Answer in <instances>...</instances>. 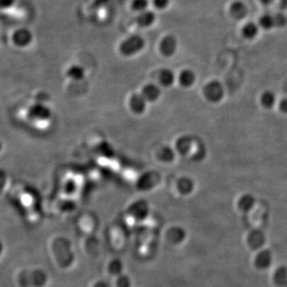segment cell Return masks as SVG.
Returning <instances> with one entry per match:
<instances>
[{
    "mask_svg": "<svg viewBox=\"0 0 287 287\" xmlns=\"http://www.w3.org/2000/svg\"><path fill=\"white\" fill-rule=\"evenodd\" d=\"M145 40L140 35H132L127 38L119 45V51L124 57L136 55L144 50Z\"/></svg>",
    "mask_w": 287,
    "mask_h": 287,
    "instance_id": "cell-1",
    "label": "cell"
},
{
    "mask_svg": "<svg viewBox=\"0 0 287 287\" xmlns=\"http://www.w3.org/2000/svg\"><path fill=\"white\" fill-rule=\"evenodd\" d=\"M203 93L207 101L212 103H217L224 97V89L220 82L213 80L205 85Z\"/></svg>",
    "mask_w": 287,
    "mask_h": 287,
    "instance_id": "cell-2",
    "label": "cell"
},
{
    "mask_svg": "<svg viewBox=\"0 0 287 287\" xmlns=\"http://www.w3.org/2000/svg\"><path fill=\"white\" fill-rule=\"evenodd\" d=\"M178 41L176 38L171 35H167L162 39L160 42L159 50L164 57H171L176 52Z\"/></svg>",
    "mask_w": 287,
    "mask_h": 287,
    "instance_id": "cell-3",
    "label": "cell"
},
{
    "mask_svg": "<svg viewBox=\"0 0 287 287\" xmlns=\"http://www.w3.org/2000/svg\"><path fill=\"white\" fill-rule=\"evenodd\" d=\"M12 41L19 47H26L33 41V34L27 28H20L13 34Z\"/></svg>",
    "mask_w": 287,
    "mask_h": 287,
    "instance_id": "cell-4",
    "label": "cell"
},
{
    "mask_svg": "<svg viewBox=\"0 0 287 287\" xmlns=\"http://www.w3.org/2000/svg\"><path fill=\"white\" fill-rule=\"evenodd\" d=\"M146 100L144 98L141 93H134L131 96L128 101V106L131 111L136 115L144 114L147 109Z\"/></svg>",
    "mask_w": 287,
    "mask_h": 287,
    "instance_id": "cell-5",
    "label": "cell"
},
{
    "mask_svg": "<svg viewBox=\"0 0 287 287\" xmlns=\"http://www.w3.org/2000/svg\"><path fill=\"white\" fill-rule=\"evenodd\" d=\"M141 95L144 97L147 102H156L162 95V90L158 85L153 83L147 84L143 87L141 90Z\"/></svg>",
    "mask_w": 287,
    "mask_h": 287,
    "instance_id": "cell-6",
    "label": "cell"
},
{
    "mask_svg": "<svg viewBox=\"0 0 287 287\" xmlns=\"http://www.w3.org/2000/svg\"><path fill=\"white\" fill-rule=\"evenodd\" d=\"M157 19V15L153 10H147L143 12L138 13L136 15V25L141 28H148L153 26L155 23Z\"/></svg>",
    "mask_w": 287,
    "mask_h": 287,
    "instance_id": "cell-7",
    "label": "cell"
},
{
    "mask_svg": "<svg viewBox=\"0 0 287 287\" xmlns=\"http://www.w3.org/2000/svg\"><path fill=\"white\" fill-rule=\"evenodd\" d=\"M159 84L165 88L173 85L176 81V75L173 71L170 69H162L158 75Z\"/></svg>",
    "mask_w": 287,
    "mask_h": 287,
    "instance_id": "cell-8",
    "label": "cell"
},
{
    "mask_svg": "<svg viewBox=\"0 0 287 287\" xmlns=\"http://www.w3.org/2000/svg\"><path fill=\"white\" fill-rule=\"evenodd\" d=\"M193 141L189 136H180L176 142V149L180 155L185 156L190 153Z\"/></svg>",
    "mask_w": 287,
    "mask_h": 287,
    "instance_id": "cell-9",
    "label": "cell"
},
{
    "mask_svg": "<svg viewBox=\"0 0 287 287\" xmlns=\"http://www.w3.org/2000/svg\"><path fill=\"white\" fill-rule=\"evenodd\" d=\"M197 80V76L193 71L191 70H184L180 73V75L178 77V81L180 85L184 88H189L194 85Z\"/></svg>",
    "mask_w": 287,
    "mask_h": 287,
    "instance_id": "cell-10",
    "label": "cell"
},
{
    "mask_svg": "<svg viewBox=\"0 0 287 287\" xmlns=\"http://www.w3.org/2000/svg\"><path fill=\"white\" fill-rule=\"evenodd\" d=\"M230 14L236 20H240L246 16L247 14V7L241 1L234 2L230 7Z\"/></svg>",
    "mask_w": 287,
    "mask_h": 287,
    "instance_id": "cell-11",
    "label": "cell"
},
{
    "mask_svg": "<svg viewBox=\"0 0 287 287\" xmlns=\"http://www.w3.org/2000/svg\"><path fill=\"white\" fill-rule=\"evenodd\" d=\"M66 75L74 81H81L85 78V71L80 65H73L67 70Z\"/></svg>",
    "mask_w": 287,
    "mask_h": 287,
    "instance_id": "cell-12",
    "label": "cell"
},
{
    "mask_svg": "<svg viewBox=\"0 0 287 287\" xmlns=\"http://www.w3.org/2000/svg\"><path fill=\"white\" fill-rule=\"evenodd\" d=\"M178 190L182 194L188 195L192 192L195 188L194 181L189 177H182L177 181Z\"/></svg>",
    "mask_w": 287,
    "mask_h": 287,
    "instance_id": "cell-13",
    "label": "cell"
},
{
    "mask_svg": "<svg viewBox=\"0 0 287 287\" xmlns=\"http://www.w3.org/2000/svg\"><path fill=\"white\" fill-rule=\"evenodd\" d=\"M255 266L258 269H266L271 263V254L269 250H262L257 255L254 260Z\"/></svg>",
    "mask_w": 287,
    "mask_h": 287,
    "instance_id": "cell-14",
    "label": "cell"
},
{
    "mask_svg": "<svg viewBox=\"0 0 287 287\" xmlns=\"http://www.w3.org/2000/svg\"><path fill=\"white\" fill-rule=\"evenodd\" d=\"M265 239L264 236L258 231H254L250 234V236H248V245L250 247L253 248V250L258 249L263 246L264 244Z\"/></svg>",
    "mask_w": 287,
    "mask_h": 287,
    "instance_id": "cell-15",
    "label": "cell"
},
{
    "mask_svg": "<svg viewBox=\"0 0 287 287\" xmlns=\"http://www.w3.org/2000/svg\"><path fill=\"white\" fill-rule=\"evenodd\" d=\"M255 205V198L251 194H244L240 197L238 205L243 211H249Z\"/></svg>",
    "mask_w": 287,
    "mask_h": 287,
    "instance_id": "cell-16",
    "label": "cell"
},
{
    "mask_svg": "<svg viewBox=\"0 0 287 287\" xmlns=\"http://www.w3.org/2000/svg\"><path fill=\"white\" fill-rule=\"evenodd\" d=\"M31 117L36 119H40V120L41 119L45 120L50 116V110H48V108L41 105H36L33 107H31Z\"/></svg>",
    "mask_w": 287,
    "mask_h": 287,
    "instance_id": "cell-17",
    "label": "cell"
},
{
    "mask_svg": "<svg viewBox=\"0 0 287 287\" xmlns=\"http://www.w3.org/2000/svg\"><path fill=\"white\" fill-rule=\"evenodd\" d=\"M260 103L266 109H271L276 103V96L272 91H265L261 95Z\"/></svg>",
    "mask_w": 287,
    "mask_h": 287,
    "instance_id": "cell-18",
    "label": "cell"
},
{
    "mask_svg": "<svg viewBox=\"0 0 287 287\" xmlns=\"http://www.w3.org/2000/svg\"><path fill=\"white\" fill-rule=\"evenodd\" d=\"M158 156H159V159L162 162H164V163H170V162H173V160L175 159V157H176V153L171 148L165 146L163 147L160 150L159 153H158Z\"/></svg>",
    "mask_w": 287,
    "mask_h": 287,
    "instance_id": "cell-19",
    "label": "cell"
},
{
    "mask_svg": "<svg viewBox=\"0 0 287 287\" xmlns=\"http://www.w3.org/2000/svg\"><path fill=\"white\" fill-rule=\"evenodd\" d=\"M258 32V27L256 23L250 22L245 24L242 30V33L244 37L249 40H251L253 38L257 36Z\"/></svg>",
    "mask_w": 287,
    "mask_h": 287,
    "instance_id": "cell-20",
    "label": "cell"
},
{
    "mask_svg": "<svg viewBox=\"0 0 287 287\" xmlns=\"http://www.w3.org/2000/svg\"><path fill=\"white\" fill-rule=\"evenodd\" d=\"M150 2L149 0H132L131 2V8L137 13L143 12L149 10Z\"/></svg>",
    "mask_w": 287,
    "mask_h": 287,
    "instance_id": "cell-21",
    "label": "cell"
},
{
    "mask_svg": "<svg viewBox=\"0 0 287 287\" xmlns=\"http://www.w3.org/2000/svg\"><path fill=\"white\" fill-rule=\"evenodd\" d=\"M259 25L264 28V29H271L272 27H275V19L274 15L271 14H264L260 17L259 19Z\"/></svg>",
    "mask_w": 287,
    "mask_h": 287,
    "instance_id": "cell-22",
    "label": "cell"
},
{
    "mask_svg": "<svg viewBox=\"0 0 287 287\" xmlns=\"http://www.w3.org/2000/svg\"><path fill=\"white\" fill-rule=\"evenodd\" d=\"M150 181L156 182V178L153 176L151 174H145V176H143L142 178H140V180H139L138 185H144V186L149 187L153 186V184L151 183H149Z\"/></svg>",
    "mask_w": 287,
    "mask_h": 287,
    "instance_id": "cell-23",
    "label": "cell"
},
{
    "mask_svg": "<svg viewBox=\"0 0 287 287\" xmlns=\"http://www.w3.org/2000/svg\"><path fill=\"white\" fill-rule=\"evenodd\" d=\"M274 19H275V27H284L287 23V18L282 13L275 14L274 15Z\"/></svg>",
    "mask_w": 287,
    "mask_h": 287,
    "instance_id": "cell-24",
    "label": "cell"
},
{
    "mask_svg": "<svg viewBox=\"0 0 287 287\" xmlns=\"http://www.w3.org/2000/svg\"><path fill=\"white\" fill-rule=\"evenodd\" d=\"M170 1L171 0H153V4L157 10H163L168 6Z\"/></svg>",
    "mask_w": 287,
    "mask_h": 287,
    "instance_id": "cell-25",
    "label": "cell"
},
{
    "mask_svg": "<svg viewBox=\"0 0 287 287\" xmlns=\"http://www.w3.org/2000/svg\"><path fill=\"white\" fill-rule=\"evenodd\" d=\"M16 0H0V10H6L14 6Z\"/></svg>",
    "mask_w": 287,
    "mask_h": 287,
    "instance_id": "cell-26",
    "label": "cell"
},
{
    "mask_svg": "<svg viewBox=\"0 0 287 287\" xmlns=\"http://www.w3.org/2000/svg\"><path fill=\"white\" fill-rule=\"evenodd\" d=\"M279 110L283 114H287V97L283 98L280 102H279Z\"/></svg>",
    "mask_w": 287,
    "mask_h": 287,
    "instance_id": "cell-27",
    "label": "cell"
},
{
    "mask_svg": "<svg viewBox=\"0 0 287 287\" xmlns=\"http://www.w3.org/2000/svg\"><path fill=\"white\" fill-rule=\"evenodd\" d=\"M273 1H274V0H260V2L265 5L271 4Z\"/></svg>",
    "mask_w": 287,
    "mask_h": 287,
    "instance_id": "cell-28",
    "label": "cell"
}]
</instances>
